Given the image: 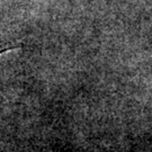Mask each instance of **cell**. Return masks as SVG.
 I'll use <instances>...</instances> for the list:
<instances>
[{"label": "cell", "mask_w": 152, "mask_h": 152, "mask_svg": "<svg viewBox=\"0 0 152 152\" xmlns=\"http://www.w3.org/2000/svg\"><path fill=\"white\" fill-rule=\"evenodd\" d=\"M20 46H22V44L16 39L8 37H0V55L6 53V52L12 51V50L19 49Z\"/></svg>", "instance_id": "1"}]
</instances>
